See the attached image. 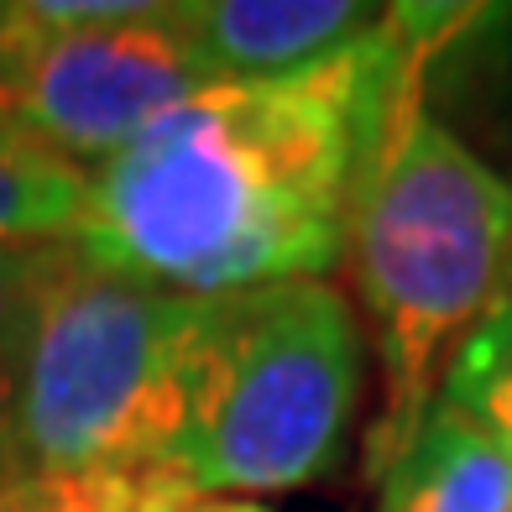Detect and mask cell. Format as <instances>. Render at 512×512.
I'll return each mask as SVG.
<instances>
[{
    "label": "cell",
    "instance_id": "cell-9",
    "mask_svg": "<svg viewBox=\"0 0 512 512\" xmlns=\"http://www.w3.org/2000/svg\"><path fill=\"white\" fill-rule=\"evenodd\" d=\"M439 403L471 418L512 465V298L486 314L455 351L439 382Z\"/></svg>",
    "mask_w": 512,
    "mask_h": 512
},
{
    "label": "cell",
    "instance_id": "cell-4",
    "mask_svg": "<svg viewBox=\"0 0 512 512\" xmlns=\"http://www.w3.org/2000/svg\"><path fill=\"white\" fill-rule=\"evenodd\" d=\"M361 324L330 277L199 298L168 476L199 497L293 492L340 460Z\"/></svg>",
    "mask_w": 512,
    "mask_h": 512
},
{
    "label": "cell",
    "instance_id": "cell-1",
    "mask_svg": "<svg viewBox=\"0 0 512 512\" xmlns=\"http://www.w3.org/2000/svg\"><path fill=\"white\" fill-rule=\"evenodd\" d=\"M387 11L288 79L209 84L84 173L79 251L183 298L324 277L371 147L424 89L434 16Z\"/></svg>",
    "mask_w": 512,
    "mask_h": 512
},
{
    "label": "cell",
    "instance_id": "cell-10",
    "mask_svg": "<svg viewBox=\"0 0 512 512\" xmlns=\"http://www.w3.org/2000/svg\"><path fill=\"white\" fill-rule=\"evenodd\" d=\"M63 241H0V486H6V434H11V408H16L21 361H27L37 293L48 283Z\"/></svg>",
    "mask_w": 512,
    "mask_h": 512
},
{
    "label": "cell",
    "instance_id": "cell-2",
    "mask_svg": "<svg viewBox=\"0 0 512 512\" xmlns=\"http://www.w3.org/2000/svg\"><path fill=\"white\" fill-rule=\"evenodd\" d=\"M356 298L382 366V413L366 476L408 450L471 330L512 298V183L424 110V89L392 110L345 220Z\"/></svg>",
    "mask_w": 512,
    "mask_h": 512
},
{
    "label": "cell",
    "instance_id": "cell-11",
    "mask_svg": "<svg viewBox=\"0 0 512 512\" xmlns=\"http://www.w3.org/2000/svg\"><path fill=\"white\" fill-rule=\"evenodd\" d=\"M178 512H267L256 502H230V497H189Z\"/></svg>",
    "mask_w": 512,
    "mask_h": 512
},
{
    "label": "cell",
    "instance_id": "cell-8",
    "mask_svg": "<svg viewBox=\"0 0 512 512\" xmlns=\"http://www.w3.org/2000/svg\"><path fill=\"white\" fill-rule=\"evenodd\" d=\"M84 209V168L0 126V241H63Z\"/></svg>",
    "mask_w": 512,
    "mask_h": 512
},
{
    "label": "cell",
    "instance_id": "cell-6",
    "mask_svg": "<svg viewBox=\"0 0 512 512\" xmlns=\"http://www.w3.org/2000/svg\"><path fill=\"white\" fill-rule=\"evenodd\" d=\"M387 21L356 0H189L183 32L215 84L288 79L345 53Z\"/></svg>",
    "mask_w": 512,
    "mask_h": 512
},
{
    "label": "cell",
    "instance_id": "cell-7",
    "mask_svg": "<svg viewBox=\"0 0 512 512\" xmlns=\"http://www.w3.org/2000/svg\"><path fill=\"white\" fill-rule=\"evenodd\" d=\"M377 486L382 512H512L507 455L439 398Z\"/></svg>",
    "mask_w": 512,
    "mask_h": 512
},
{
    "label": "cell",
    "instance_id": "cell-3",
    "mask_svg": "<svg viewBox=\"0 0 512 512\" xmlns=\"http://www.w3.org/2000/svg\"><path fill=\"white\" fill-rule=\"evenodd\" d=\"M194 304L68 236L37 293L6 434V486L168 476Z\"/></svg>",
    "mask_w": 512,
    "mask_h": 512
},
{
    "label": "cell",
    "instance_id": "cell-5",
    "mask_svg": "<svg viewBox=\"0 0 512 512\" xmlns=\"http://www.w3.org/2000/svg\"><path fill=\"white\" fill-rule=\"evenodd\" d=\"M209 84L215 79L183 32V6H0V126L84 173Z\"/></svg>",
    "mask_w": 512,
    "mask_h": 512
}]
</instances>
